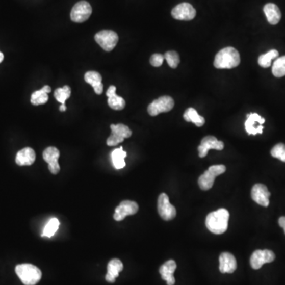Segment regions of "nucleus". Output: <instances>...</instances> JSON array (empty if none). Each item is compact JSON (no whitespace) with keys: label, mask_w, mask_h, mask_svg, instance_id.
I'll list each match as a JSON object with an SVG mask.
<instances>
[{"label":"nucleus","mask_w":285,"mask_h":285,"mask_svg":"<svg viewBox=\"0 0 285 285\" xmlns=\"http://www.w3.org/2000/svg\"><path fill=\"white\" fill-rule=\"evenodd\" d=\"M158 212L161 218L166 221L173 220L177 215L175 208L170 204L169 197L166 193H161L159 197Z\"/></svg>","instance_id":"1a4fd4ad"},{"label":"nucleus","mask_w":285,"mask_h":285,"mask_svg":"<svg viewBox=\"0 0 285 285\" xmlns=\"http://www.w3.org/2000/svg\"><path fill=\"white\" fill-rule=\"evenodd\" d=\"M269 197H270V193L265 185L256 184L253 186L251 197L257 204L263 207H268L269 205Z\"/></svg>","instance_id":"dca6fc26"},{"label":"nucleus","mask_w":285,"mask_h":285,"mask_svg":"<svg viewBox=\"0 0 285 285\" xmlns=\"http://www.w3.org/2000/svg\"><path fill=\"white\" fill-rule=\"evenodd\" d=\"M183 117L187 122H193L197 127H201L205 123L204 117L199 115L197 110L193 108H189L186 110Z\"/></svg>","instance_id":"393cba45"},{"label":"nucleus","mask_w":285,"mask_h":285,"mask_svg":"<svg viewBox=\"0 0 285 285\" xmlns=\"http://www.w3.org/2000/svg\"><path fill=\"white\" fill-rule=\"evenodd\" d=\"M176 268H177V264L174 260L167 261L160 267V273L162 279L167 281V285H174L175 283L174 273Z\"/></svg>","instance_id":"a211bd4d"},{"label":"nucleus","mask_w":285,"mask_h":285,"mask_svg":"<svg viewBox=\"0 0 285 285\" xmlns=\"http://www.w3.org/2000/svg\"><path fill=\"white\" fill-rule=\"evenodd\" d=\"M126 156H127V153L123 150L122 147L113 151L111 154L112 161L116 169L119 170V169H122L125 167L124 159L126 158Z\"/></svg>","instance_id":"a878e982"},{"label":"nucleus","mask_w":285,"mask_h":285,"mask_svg":"<svg viewBox=\"0 0 285 285\" xmlns=\"http://www.w3.org/2000/svg\"><path fill=\"white\" fill-rule=\"evenodd\" d=\"M71 96V88L68 86H64V87L58 88L54 92V97L57 101L61 104H65L66 101Z\"/></svg>","instance_id":"c756f323"},{"label":"nucleus","mask_w":285,"mask_h":285,"mask_svg":"<svg viewBox=\"0 0 285 285\" xmlns=\"http://www.w3.org/2000/svg\"><path fill=\"white\" fill-rule=\"evenodd\" d=\"M164 56L160 54H153L150 59V63L153 67H160L164 61Z\"/></svg>","instance_id":"473e14b6"},{"label":"nucleus","mask_w":285,"mask_h":285,"mask_svg":"<svg viewBox=\"0 0 285 285\" xmlns=\"http://www.w3.org/2000/svg\"><path fill=\"white\" fill-rule=\"evenodd\" d=\"M110 128L111 135L107 140V145L110 147L121 144L124 139L129 138L133 134L129 127L123 124H111Z\"/></svg>","instance_id":"39448f33"},{"label":"nucleus","mask_w":285,"mask_h":285,"mask_svg":"<svg viewBox=\"0 0 285 285\" xmlns=\"http://www.w3.org/2000/svg\"><path fill=\"white\" fill-rule=\"evenodd\" d=\"M275 258H276V256L272 250H255L250 257V266L253 269H259L266 263L273 262Z\"/></svg>","instance_id":"9d476101"},{"label":"nucleus","mask_w":285,"mask_h":285,"mask_svg":"<svg viewBox=\"0 0 285 285\" xmlns=\"http://www.w3.org/2000/svg\"><path fill=\"white\" fill-rule=\"evenodd\" d=\"M15 272L20 280L25 285H35L41 280L42 273L37 266L31 264L18 265Z\"/></svg>","instance_id":"7ed1b4c3"},{"label":"nucleus","mask_w":285,"mask_h":285,"mask_svg":"<svg viewBox=\"0 0 285 285\" xmlns=\"http://www.w3.org/2000/svg\"><path fill=\"white\" fill-rule=\"evenodd\" d=\"M67 110V107H66L65 104H61V107H60V111L65 112Z\"/></svg>","instance_id":"f704fd0d"},{"label":"nucleus","mask_w":285,"mask_h":285,"mask_svg":"<svg viewBox=\"0 0 285 285\" xmlns=\"http://www.w3.org/2000/svg\"><path fill=\"white\" fill-rule=\"evenodd\" d=\"M116 87L110 86L107 91L108 97V105L110 108L114 110H122L125 107V101L123 97L116 94Z\"/></svg>","instance_id":"aec40b11"},{"label":"nucleus","mask_w":285,"mask_h":285,"mask_svg":"<svg viewBox=\"0 0 285 285\" xmlns=\"http://www.w3.org/2000/svg\"><path fill=\"white\" fill-rule=\"evenodd\" d=\"M4 54H3L2 53H1V51H0V63L2 62V61H4Z\"/></svg>","instance_id":"c9c22d12"},{"label":"nucleus","mask_w":285,"mask_h":285,"mask_svg":"<svg viewBox=\"0 0 285 285\" xmlns=\"http://www.w3.org/2000/svg\"><path fill=\"white\" fill-rule=\"evenodd\" d=\"M122 262L119 259H112L107 266V273L106 275V280L110 283H114L119 273L123 270Z\"/></svg>","instance_id":"412c9836"},{"label":"nucleus","mask_w":285,"mask_h":285,"mask_svg":"<svg viewBox=\"0 0 285 285\" xmlns=\"http://www.w3.org/2000/svg\"><path fill=\"white\" fill-rule=\"evenodd\" d=\"M237 269V262L234 255L228 252L222 253L220 256V271L222 273H232Z\"/></svg>","instance_id":"f3484780"},{"label":"nucleus","mask_w":285,"mask_h":285,"mask_svg":"<svg viewBox=\"0 0 285 285\" xmlns=\"http://www.w3.org/2000/svg\"><path fill=\"white\" fill-rule=\"evenodd\" d=\"M279 225H280V227L283 229L284 230V234H285V216H282L279 219Z\"/></svg>","instance_id":"72a5a7b5"},{"label":"nucleus","mask_w":285,"mask_h":285,"mask_svg":"<svg viewBox=\"0 0 285 285\" xmlns=\"http://www.w3.org/2000/svg\"><path fill=\"white\" fill-rule=\"evenodd\" d=\"M172 16L177 20L181 21H190L193 20L197 14L194 7L188 3H183L176 6L171 11Z\"/></svg>","instance_id":"9b49d317"},{"label":"nucleus","mask_w":285,"mask_h":285,"mask_svg":"<svg viewBox=\"0 0 285 285\" xmlns=\"http://www.w3.org/2000/svg\"><path fill=\"white\" fill-rule=\"evenodd\" d=\"M94 40L105 51H110L115 48L119 37L117 33L112 31H101L96 34Z\"/></svg>","instance_id":"0eeeda50"},{"label":"nucleus","mask_w":285,"mask_h":285,"mask_svg":"<svg viewBox=\"0 0 285 285\" xmlns=\"http://www.w3.org/2000/svg\"><path fill=\"white\" fill-rule=\"evenodd\" d=\"M224 147L223 142L219 141L217 139L213 136H208L202 139L200 146L198 147L199 157L204 158L208 154L209 150L214 149L217 151H222Z\"/></svg>","instance_id":"4468645a"},{"label":"nucleus","mask_w":285,"mask_h":285,"mask_svg":"<svg viewBox=\"0 0 285 285\" xmlns=\"http://www.w3.org/2000/svg\"><path fill=\"white\" fill-rule=\"evenodd\" d=\"M229 217L230 214L227 209H218L217 211L208 215L205 220L206 227L213 234H223L228 227Z\"/></svg>","instance_id":"f257e3e1"},{"label":"nucleus","mask_w":285,"mask_h":285,"mask_svg":"<svg viewBox=\"0 0 285 285\" xmlns=\"http://www.w3.org/2000/svg\"><path fill=\"white\" fill-rule=\"evenodd\" d=\"M246 117L247 119L245 122L246 133H248V135H253V136L262 134L264 128L262 124L266 121L265 118L257 114H250L246 116Z\"/></svg>","instance_id":"2eb2a0df"},{"label":"nucleus","mask_w":285,"mask_h":285,"mask_svg":"<svg viewBox=\"0 0 285 285\" xmlns=\"http://www.w3.org/2000/svg\"><path fill=\"white\" fill-rule=\"evenodd\" d=\"M269 24L276 25L281 19V12L279 7L274 4H267L263 8Z\"/></svg>","instance_id":"5701e85b"},{"label":"nucleus","mask_w":285,"mask_h":285,"mask_svg":"<svg viewBox=\"0 0 285 285\" xmlns=\"http://www.w3.org/2000/svg\"><path fill=\"white\" fill-rule=\"evenodd\" d=\"M35 160L36 154L34 149L25 147L17 153L15 162L18 166H31Z\"/></svg>","instance_id":"6ab92c4d"},{"label":"nucleus","mask_w":285,"mask_h":285,"mask_svg":"<svg viewBox=\"0 0 285 285\" xmlns=\"http://www.w3.org/2000/svg\"><path fill=\"white\" fill-rule=\"evenodd\" d=\"M139 206L137 203L132 200H124L116 208L114 219L116 221H121L126 216L136 214L138 212Z\"/></svg>","instance_id":"f8f14e48"},{"label":"nucleus","mask_w":285,"mask_h":285,"mask_svg":"<svg viewBox=\"0 0 285 285\" xmlns=\"http://www.w3.org/2000/svg\"><path fill=\"white\" fill-rule=\"evenodd\" d=\"M84 80H85L86 83L92 86L96 94L98 95L102 94L103 84L101 83L102 78L99 73L94 71H87L84 75Z\"/></svg>","instance_id":"4be33fe9"},{"label":"nucleus","mask_w":285,"mask_h":285,"mask_svg":"<svg viewBox=\"0 0 285 285\" xmlns=\"http://www.w3.org/2000/svg\"><path fill=\"white\" fill-rule=\"evenodd\" d=\"M92 14V7L87 1H80L74 4L71 12V21L82 23L88 20Z\"/></svg>","instance_id":"6e6552de"},{"label":"nucleus","mask_w":285,"mask_h":285,"mask_svg":"<svg viewBox=\"0 0 285 285\" xmlns=\"http://www.w3.org/2000/svg\"><path fill=\"white\" fill-rule=\"evenodd\" d=\"M60 158V151L55 147H47L43 151V159L48 164V170L53 174H58L61 167L58 163Z\"/></svg>","instance_id":"ddd939ff"},{"label":"nucleus","mask_w":285,"mask_h":285,"mask_svg":"<svg viewBox=\"0 0 285 285\" xmlns=\"http://www.w3.org/2000/svg\"><path fill=\"white\" fill-rule=\"evenodd\" d=\"M60 226V222L57 218H53L48 221L46 226L44 227V231L42 233V237L51 238L55 235Z\"/></svg>","instance_id":"c85d7f7f"},{"label":"nucleus","mask_w":285,"mask_h":285,"mask_svg":"<svg viewBox=\"0 0 285 285\" xmlns=\"http://www.w3.org/2000/svg\"><path fill=\"white\" fill-rule=\"evenodd\" d=\"M271 156L285 163V144H277L271 150Z\"/></svg>","instance_id":"2f4dec72"},{"label":"nucleus","mask_w":285,"mask_h":285,"mask_svg":"<svg viewBox=\"0 0 285 285\" xmlns=\"http://www.w3.org/2000/svg\"><path fill=\"white\" fill-rule=\"evenodd\" d=\"M273 75L276 78H281L285 75V56L276 59L273 64L272 69Z\"/></svg>","instance_id":"cd10ccee"},{"label":"nucleus","mask_w":285,"mask_h":285,"mask_svg":"<svg viewBox=\"0 0 285 285\" xmlns=\"http://www.w3.org/2000/svg\"><path fill=\"white\" fill-rule=\"evenodd\" d=\"M51 92L49 86H44L39 91H35L31 95V101L34 106L45 104L48 100V93Z\"/></svg>","instance_id":"b1692460"},{"label":"nucleus","mask_w":285,"mask_h":285,"mask_svg":"<svg viewBox=\"0 0 285 285\" xmlns=\"http://www.w3.org/2000/svg\"><path fill=\"white\" fill-rule=\"evenodd\" d=\"M226 171V167L223 165H214L209 167L204 174L200 176L198 184L200 190H209L214 184L215 179L217 176Z\"/></svg>","instance_id":"20e7f679"},{"label":"nucleus","mask_w":285,"mask_h":285,"mask_svg":"<svg viewBox=\"0 0 285 285\" xmlns=\"http://www.w3.org/2000/svg\"><path fill=\"white\" fill-rule=\"evenodd\" d=\"M164 58L168 63V65L171 68H176L180 63V57L178 54L175 51H169L166 53L164 55Z\"/></svg>","instance_id":"7c9ffc66"},{"label":"nucleus","mask_w":285,"mask_h":285,"mask_svg":"<svg viewBox=\"0 0 285 285\" xmlns=\"http://www.w3.org/2000/svg\"><path fill=\"white\" fill-rule=\"evenodd\" d=\"M279 56L278 51L275 49L270 50L267 54L261 55L258 58V64L261 67L267 68L271 66V61L277 58Z\"/></svg>","instance_id":"bb28decb"},{"label":"nucleus","mask_w":285,"mask_h":285,"mask_svg":"<svg viewBox=\"0 0 285 285\" xmlns=\"http://www.w3.org/2000/svg\"><path fill=\"white\" fill-rule=\"evenodd\" d=\"M240 64L239 51L232 47L220 50L215 57L214 66L218 69H231Z\"/></svg>","instance_id":"f03ea898"},{"label":"nucleus","mask_w":285,"mask_h":285,"mask_svg":"<svg viewBox=\"0 0 285 285\" xmlns=\"http://www.w3.org/2000/svg\"><path fill=\"white\" fill-rule=\"evenodd\" d=\"M174 101L170 96H163L149 105L147 112L152 117L159 115L161 113H167L174 108Z\"/></svg>","instance_id":"423d86ee"}]
</instances>
